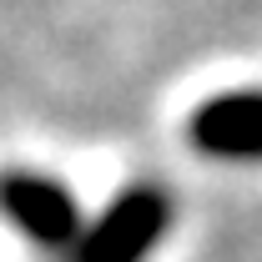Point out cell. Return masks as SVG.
Returning <instances> with one entry per match:
<instances>
[{
    "mask_svg": "<svg viewBox=\"0 0 262 262\" xmlns=\"http://www.w3.org/2000/svg\"><path fill=\"white\" fill-rule=\"evenodd\" d=\"M0 207L31 232L35 242H66V232L76 227V212L56 182L46 177H5L0 182Z\"/></svg>",
    "mask_w": 262,
    "mask_h": 262,
    "instance_id": "3957f363",
    "label": "cell"
},
{
    "mask_svg": "<svg viewBox=\"0 0 262 262\" xmlns=\"http://www.w3.org/2000/svg\"><path fill=\"white\" fill-rule=\"evenodd\" d=\"M196 146L217 151V157H237V162H257L262 157V96H222L212 106H202V116L192 121Z\"/></svg>",
    "mask_w": 262,
    "mask_h": 262,
    "instance_id": "7a4b0ae2",
    "label": "cell"
},
{
    "mask_svg": "<svg viewBox=\"0 0 262 262\" xmlns=\"http://www.w3.org/2000/svg\"><path fill=\"white\" fill-rule=\"evenodd\" d=\"M162 222H166L162 192H131L86 242V262H141L146 247H157Z\"/></svg>",
    "mask_w": 262,
    "mask_h": 262,
    "instance_id": "6da1fadb",
    "label": "cell"
}]
</instances>
